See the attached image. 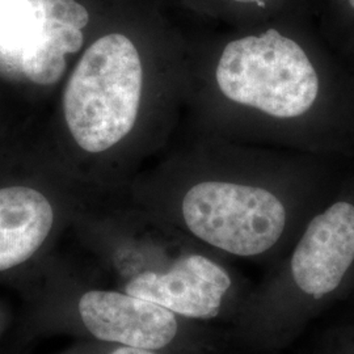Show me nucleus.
<instances>
[{"instance_id":"obj_1","label":"nucleus","mask_w":354,"mask_h":354,"mask_svg":"<svg viewBox=\"0 0 354 354\" xmlns=\"http://www.w3.org/2000/svg\"><path fill=\"white\" fill-rule=\"evenodd\" d=\"M213 77L266 147L353 162L354 73L327 44L269 26L228 41Z\"/></svg>"},{"instance_id":"obj_2","label":"nucleus","mask_w":354,"mask_h":354,"mask_svg":"<svg viewBox=\"0 0 354 354\" xmlns=\"http://www.w3.org/2000/svg\"><path fill=\"white\" fill-rule=\"evenodd\" d=\"M143 70L136 45L124 35L96 39L66 86V124L77 146L97 153L127 137L140 113Z\"/></svg>"},{"instance_id":"obj_3","label":"nucleus","mask_w":354,"mask_h":354,"mask_svg":"<svg viewBox=\"0 0 354 354\" xmlns=\"http://www.w3.org/2000/svg\"><path fill=\"white\" fill-rule=\"evenodd\" d=\"M190 232L225 252L252 257L282 241L290 212L270 184L209 178L192 185L181 203Z\"/></svg>"},{"instance_id":"obj_4","label":"nucleus","mask_w":354,"mask_h":354,"mask_svg":"<svg viewBox=\"0 0 354 354\" xmlns=\"http://www.w3.org/2000/svg\"><path fill=\"white\" fill-rule=\"evenodd\" d=\"M354 263V201L339 198L310 218L291 254L297 286L320 298L336 290Z\"/></svg>"},{"instance_id":"obj_5","label":"nucleus","mask_w":354,"mask_h":354,"mask_svg":"<svg viewBox=\"0 0 354 354\" xmlns=\"http://www.w3.org/2000/svg\"><path fill=\"white\" fill-rule=\"evenodd\" d=\"M77 308L91 335L124 346L159 351L175 340L178 329L172 311L127 292L87 291Z\"/></svg>"},{"instance_id":"obj_6","label":"nucleus","mask_w":354,"mask_h":354,"mask_svg":"<svg viewBox=\"0 0 354 354\" xmlns=\"http://www.w3.org/2000/svg\"><path fill=\"white\" fill-rule=\"evenodd\" d=\"M231 286L227 272L203 254L177 259L165 273L143 272L127 282L130 295L160 304L175 315L213 319Z\"/></svg>"},{"instance_id":"obj_7","label":"nucleus","mask_w":354,"mask_h":354,"mask_svg":"<svg viewBox=\"0 0 354 354\" xmlns=\"http://www.w3.org/2000/svg\"><path fill=\"white\" fill-rule=\"evenodd\" d=\"M32 24L21 49V68L39 86L57 83L66 71V55L80 50L89 13L76 0H26Z\"/></svg>"},{"instance_id":"obj_8","label":"nucleus","mask_w":354,"mask_h":354,"mask_svg":"<svg viewBox=\"0 0 354 354\" xmlns=\"http://www.w3.org/2000/svg\"><path fill=\"white\" fill-rule=\"evenodd\" d=\"M53 223V206L39 190L0 188V273L28 263L48 239Z\"/></svg>"},{"instance_id":"obj_9","label":"nucleus","mask_w":354,"mask_h":354,"mask_svg":"<svg viewBox=\"0 0 354 354\" xmlns=\"http://www.w3.org/2000/svg\"><path fill=\"white\" fill-rule=\"evenodd\" d=\"M32 15L26 0H0V45L23 49L30 30Z\"/></svg>"},{"instance_id":"obj_10","label":"nucleus","mask_w":354,"mask_h":354,"mask_svg":"<svg viewBox=\"0 0 354 354\" xmlns=\"http://www.w3.org/2000/svg\"><path fill=\"white\" fill-rule=\"evenodd\" d=\"M109 354H155L152 351H146V349H138V348H131V346H120L114 349L112 353Z\"/></svg>"},{"instance_id":"obj_11","label":"nucleus","mask_w":354,"mask_h":354,"mask_svg":"<svg viewBox=\"0 0 354 354\" xmlns=\"http://www.w3.org/2000/svg\"><path fill=\"white\" fill-rule=\"evenodd\" d=\"M232 1H235L238 4H253L261 10H266L269 0H232Z\"/></svg>"},{"instance_id":"obj_12","label":"nucleus","mask_w":354,"mask_h":354,"mask_svg":"<svg viewBox=\"0 0 354 354\" xmlns=\"http://www.w3.org/2000/svg\"><path fill=\"white\" fill-rule=\"evenodd\" d=\"M344 1V6L348 7L354 15V0H342Z\"/></svg>"}]
</instances>
